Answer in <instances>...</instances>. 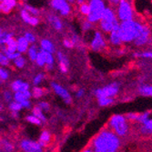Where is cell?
Here are the masks:
<instances>
[{"instance_id":"1","label":"cell","mask_w":152,"mask_h":152,"mask_svg":"<svg viewBox=\"0 0 152 152\" xmlns=\"http://www.w3.org/2000/svg\"><path fill=\"white\" fill-rule=\"evenodd\" d=\"M120 147V137L108 128L103 129L96 134L89 146L94 152H118Z\"/></svg>"},{"instance_id":"2","label":"cell","mask_w":152,"mask_h":152,"mask_svg":"<svg viewBox=\"0 0 152 152\" xmlns=\"http://www.w3.org/2000/svg\"><path fill=\"white\" fill-rule=\"evenodd\" d=\"M146 24L139 20H130L120 22L119 35L121 37L123 44L134 43L135 40L140 36Z\"/></svg>"},{"instance_id":"3","label":"cell","mask_w":152,"mask_h":152,"mask_svg":"<svg viewBox=\"0 0 152 152\" xmlns=\"http://www.w3.org/2000/svg\"><path fill=\"white\" fill-rule=\"evenodd\" d=\"M120 22L118 18L116 8L112 6H108L104 12V15L98 24L99 30L104 34H109L113 30L119 29Z\"/></svg>"},{"instance_id":"4","label":"cell","mask_w":152,"mask_h":152,"mask_svg":"<svg viewBox=\"0 0 152 152\" xmlns=\"http://www.w3.org/2000/svg\"><path fill=\"white\" fill-rule=\"evenodd\" d=\"M107 128L116 133L119 137H126L129 131V124L126 116L121 114L113 115L109 118Z\"/></svg>"},{"instance_id":"5","label":"cell","mask_w":152,"mask_h":152,"mask_svg":"<svg viewBox=\"0 0 152 152\" xmlns=\"http://www.w3.org/2000/svg\"><path fill=\"white\" fill-rule=\"evenodd\" d=\"M89 6V15L86 18L92 24H99L101 20L104 12L109 6L107 0H88Z\"/></svg>"},{"instance_id":"6","label":"cell","mask_w":152,"mask_h":152,"mask_svg":"<svg viewBox=\"0 0 152 152\" xmlns=\"http://www.w3.org/2000/svg\"><path fill=\"white\" fill-rule=\"evenodd\" d=\"M116 13L119 22L134 20L137 12L133 0H121L116 6Z\"/></svg>"},{"instance_id":"7","label":"cell","mask_w":152,"mask_h":152,"mask_svg":"<svg viewBox=\"0 0 152 152\" xmlns=\"http://www.w3.org/2000/svg\"><path fill=\"white\" fill-rule=\"evenodd\" d=\"M49 7L54 13H57V15L62 18L69 17L73 11L72 5L66 0H50Z\"/></svg>"},{"instance_id":"8","label":"cell","mask_w":152,"mask_h":152,"mask_svg":"<svg viewBox=\"0 0 152 152\" xmlns=\"http://www.w3.org/2000/svg\"><path fill=\"white\" fill-rule=\"evenodd\" d=\"M107 47V40L106 39L104 33L100 30H95L89 42V48L94 52H101Z\"/></svg>"},{"instance_id":"9","label":"cell","mask_w":152,"mask_h":152,"mask_svg":"<svg viewBox=\"0 0 152 152\" xmlns=\"http://www.w3.org/2000/svg\"><path fill=\"white\" fill-rule=\"evenodd\" d=\"M119 88H120V85L118 82H113L110 83V84L103 87V88H96L94 91V94L96 96V99H100V98H112L114 99V96L118 95V93L119 92Z\"/></svg>"},{"instance_id":"10","label":"cell","mask_w":152,"mask_h":152,"mask_svg":"<svg viewBox=\"0 0 152 152\" xmlns=\"http://www.w3.org/2000/svg\"><path fill=\"white\" fill-rule=\"evenodd\" d=\"M18 147L22 152H44V148L38 141L30 139H22L19 141Z\"/></svg>"},{"instance_id":"11","label":"cell","mask_w":152,"mask_h":152,"mask_svg":"<svg viewBox=\"0 0 152 152\" xmlns=\"http://www.w3.org/2000/svg\"><path fill=\"white\" fill-rule=\"evenodd\" d=\"M51 88L55 92V94H57L59 98L67 105H69L72 103V96L71 94L68 92L66 88H65L63 86L57 82H51Z\"/></svg>"},{"instance_id":"12","label":"cell","mask_w":152,"mask_h":152,"mask_svg":"<svg viewBox=\"0 0 152 152\" xmlns=\"http://www.w3.org/2000/svg\"><path fill=\"white\" fill-rule=\"evenodd\" d=\"M133 2L136 12L152 16V0H134Z\"/></svg>"},{"instance_id":"13","label":"cell","mask_w":152,"mask_h":152,"mask_svg":"<svg viewBox=\"0 0 152 152\" xmlns=\"http://www.w3.org/2000/svg\"><path fill=\"white\" fill-rule=\"evenodd\" d=\"M46 18L48 24L52 26V28L54 30H56L57 32H61L64 29V23L60 18V17L57 15L56 13L49 12L47 14Z\"/></svg>"},{"instance_id":"14","label":"cell","mask_w":152,"mask_h":152,"mask_svg":"<svg viewBox=\"0 0 152 152\" xmlns=\"http://www.w3.org/2000/svg\"><path fill=\"white\" fill-rule=\"evenodd\" d=\"M150 38H151V30L148 25H145L143 30L141 31V33L137 37V38L135 40V42L133 44L137 48H141L149 42Z\"/></svg>"},{"instance_id":"15","label":"cell","mask_w":152,"mask_h":152,"mask_svg":"<svg viewBox=\"0 0 152 152\" xmlns=\"http://www.w3.org/2000/svg\"><path fill=\"white\" fill-rule=\"evenodd\" d=\"M20 7H21V5H20ZM19 15H20L21 20L26 25H29L31 26H37L40 23V19L38 17L32 16L30 13H28L22 7L19 9Z\"/></svg>"},{"instance_id":"16","label":"cell","mask_w":152,"mask_h":152,"mask_svg":"<svg viewBox=\"0 0 152 152\" xmlns=\"http://www.w3.org/2000/svg\"><path fill=\"white\" fill-rule=\"evenodd\" d=\"M57 58L58 62V67L61 73H67L68 69H69V61L66 57V55L62 51L57 52Z\"/></svg>"},{"instance_id":"17","label":"cell","mask_w":152,"mask_h":152,"mask_svg":"<svg viewBox=\"0 0 152 152\" xmlns=\"http://www.w3.org/2000/svg\"><path fill=\"white\" fill-rule=\"evenodd\" d=\"M18 6V0H3L0 2V11L5 15H8Z\"/></svg>"},{"instance_id":"18","label":"cell","mask_w":152,"mask_h":152,"mask_svg":"<svg viewBox=\"0 0 152 152\" xmlns=\"http://www.w3.org/2000/svg\"><path fill=\"white\" fill-rule=\"evenodd\" d=\"M11 90L16 92H25L27 90H30V86L27 82H25L21 79H16L14 80L10 85Z\"/></svg>"},{"instance_id":"19","label":"cell","mask_w":152,"mask_h":152,"mask_svg":"<svg viewBox=\"0 0 152 152\" xmlns=\"http://www.w3.org/2000/svg\"><path fill=\"white\" fill-rule=\"evenodd\" d=\"M107 41L112 47H115V48L121 47L123 42H122L121 37L119 35V29H116V30H113L112 32H110L108 34Z\"/></svg>"},{"instance_id":"20","label":"cell","mask_w":152,"mask_h":152,"mask_svg":"<svg viewBox=\"0 0 152 152\" xmlns=\"http://www.w3.org/2000/svg\"><path fill=\"white\" fill-rule=\"evenodd\" d=\"M39 48L40 50L48 52V53H51V54H54L56 52V48H55L54 43L48 38H42L40 40Z\"/></svg>"},{"instance_id":"21","label":"cell","mask_w":152,"mask_h":152,"mask_svg":"<svg viewBox=\"0 0 152 152\" xmlns=\"http://www.w3.org/2000/svg\"><path fill=\"white\" fill-rule=\"evenodd\" d=\"M17 42H18V52H19L21 55L24 53H26L28 50L30 44L28 43V41L26 39L24 36H20L17 38Z\"/></svg>"},{"instance_id":"22","label":"cell","mask_w":152,"mask_h":152,"mask_svg":"<svg viewBox=\"0 0 152 152\" xmlns=\"http://www.w3.org/2000/svg\"><path fill=\"white\" fill-rule=\"evenodd\" d=\"M31 96H32V92L30 90H27L25 92H16L14 94V100L21 104L26 100H30Z\"/></svg>"},{"instance_id":"23","label":"cell","mask_w":152,"mask_h":152,"mask_svg":"<svg viewBox=\"0 0 152 152\" xmlns=\"http://www.w3.org/2000/svg\"><path fill=\"white\" fill-rule=\"evenodd\" d=\"M37 141L39 142V144L43 148L48 147V144L51 141V134H50V132L48 131V130H43L42 132L40 133Z\"/></svg>"},{"instance_id":"24","label":"cell","mask_w":152,"mask_h":152,"mask_svg":"<svg viewBox=\"0 0 152 152\" xmlns=\"http://www.w3.org/2000/svg\"><path fill=\"white\" fill-rule=\"evenodd\" d=\"M39 51H40V48H38L36 44L30 45L28 50L26 52V55H27V57H28L29 60H31L32 62H36V59L37 58Z\"/></svg>"},{"instance_id":"25","label":"cell","mask_w":152,"mask_h":152,"mask_svg":"<svg viewBox=\"0 0 152 152\" xmlns=\"http://www.w3.org/2000/svg\"><path fill=\"white\" fill-rule=\"evenodd\" d=\"M140 132L143 135H151L152 134V118H149L144 124L140 125Z\"/></svg>"},{"instance_id":"26","label":"cell","mask_w":152,"mask_h":152,"mask_svg":"<svg viewBox=\"0 0 152 152\" xmlns=\"http://www.w3.org/2000/svg\"><path fill=\"white\" fill-rule=\"evenodd\" d=\"M21 7L23 8H25L28 13H30L31 15L34 16V17H39L40 14H41L40 9H38L37 7H34L32 5H29L28 3H22Z\"/></svg>"},{"instance_id":"27","label":"cell","mask_w":152,"mask_h":152,"mask_svg":"<svg viewBox=\"0 0 152 152\" xmlns=\"http://www.w3.org/2000/svg\"><path fill=\"white\" fill-rule=\"evenodd\" d=\"M1 145H2L1 147H2L3 152H14L15 151V144L7 139L2 140Z\"/></svg>"},{"instance_id":"28","label":"cell","mask_w":152,"mask_h":152,"mask_svg":"<svg viewBox=\"0 0 152 152\" xmlns=\"http://www.w3.org/2000/svg\"><path fill=\"white\" fill-rule=\"evenodd\" d=\"M36 64L40 66V67H44L47 65V58H46V53L45 51L40 50L38 55H37V58L36 59Z\"/></svg>"},{"instance_id":"29","label":"cell","mask_w":152,"mask_h":152,"mask_svg":"<svg viewBox=\"0 0 152 152\" xmlns=\"http://www.w3.org/2000/svg\"><path fill=\"white\" fill-rule=\"evenodd\" d=\"M32 114L34 116H36L37 118H38L42 122H46L47 121V118L45 116V113L42 109L40 107H38L37 106H36L33 109H32Z\"/></svg>"},{"instance_id":"30","label":"cell","mask_w":152,"mask_h":152,"mask_svg":"<svg viewBox=\"0 0 152 152\" xmlns=\"http://www.w3.org/2000/svg\"><path fill=\"white\" fill-rule=\"evenodd\" d=\"M139 93L142 96H151L152 98V86L150 85H141L139 88Z\"/></svg>"},{"instance_id":"31","label":"cell","mask_w":152,"mask_h":152,"mask_svg":"<svg viewBox=\"0 0 152 152\" xmlns=\"http://www.w3.org/2000/svg\"><path fill=\"white\" fill-rule=\"evenodd\" d=\"M135 58H146V59H152V51L146 50V51H140V52H135L133 54Z\"/></svg>"},{"instance_id":"32","label":"cell","mask_w":152,"mask_h":152,"mask_svg":"<svg viewBox=\"0 0 152 152\" xmlns=\"http://www.w3.org/2000/svg\"><path fill=\"white\" fill-rule=\"evenodd\" d=\"M94 28V24L90 23L88 20L85 19V20H83L82 23H81V29L82 31L84 32V33H88L90 31H92Z\"/></svg>"},{"instance_id":"33","label":"cell","mask_w":152,"mask_h":152,"mask_svg":"<svg viewBox=\"0 0 152 152\" xmlns=\"http://www.w3.org/2000/svg\"><path fill=\"white\" fill-rule=\"evenodd\" d=\"M89 6H88V3H85V4H82L80 6H78V13L82 17L84 18H88V16L89 15Z\"/></svg>"},{"instance_id":"34","label":"cell","mask_w":152,"mask_h":152,"mask_svg":"<svg viewBox=\"0 0 152 152\" xmlns=\"http://www.w3.org/2000/svg\"><path fill=\"white\" fill-rule=\"evenodd\" d=\"M31 92H32V96L34 99H40L45 95V89L40 87H34Z\"/></svg>"},{"instance_id":"35","label":"cell","mask_w":152,"mask_h":152,"mask_svg":"<svg viewBox=\"0 0 152 152\" xmlns=\"http://www.w3.org/2000/svg\"><path fill=\"white\" fill-rule=\"evenodd\" d=\"M8 108L10 110V112H18L19 113V111L23 108V107L20 103L14 100L8 104Z\"/></svg>"},{"instance_id":"36","label":"cell","mask_w":152,"mask_h":152,"mask_svg":"<svg viewBox=\"0 0 152 152\" xmlns=\"http://www.w3.org/2000/svg\"><path fill=\"white\" fill-rule=\"evenodd\" d=\"M26 120L32 124V125H36V126H40L41 124H42V121H41L38 118H37L36 116H34L33 114H30V115H27L26 117Z\"/></svg>"},{"instance_id":"37","label":"cell","mask_w":152,"mask_h":152,"mask_svg":"<svg viewBox=\"0 0 152 152\" xmlns=\"http://www.w3.org/2000/svg\"><path fill=\"white\" fill-rule=\"evenodd\" d=\"M23 36L26 37V39L27 41H28V43L30 45L36 44V42H37V37H36V35L33 32H31V31H26Z\"/></svg>"},{"instance_id":"38","label":"cell","mask_w":152,"mask_h":152,"mask_svg":"<svg viewBox=\"0 0 152 152\" xmlns=\"http://www.w3.org/2000/svg\"><path fill=\"white\" fill-rule=\"evenodd\" d=\"M98 103L100 107H107L114 103V99L112 98H100L98 99Z\"/></svg>"},{"instance_id":"39","label":"cell","mask_w":152,"mask_h":152,"mask_svg":"<svg viewBox=\"0 0 152 152\" xmlns=\"http://www.w3.org/2000/svg\"><path fill=\"white\" fill-rule=\"evenodd\" d=\"M2 53H4L6 56L7 57V58L10 60V61H14V60H16L18 58H19L20 56H22V55L19 53V52H8L7 50H1Z\"/></svg>"},{"instance_id":"40","label":"cell","mask_w":152,"mask_h":152,"mask_svg":"<svg viewBox=\"0 0 152 152\" xmlns=\"http://www.w3.org/2000/svg\"><path fill=\"white\" fill-rule=\"evenodd\" d=\"M14 66H15L17 68H18V69H21V68H23L25 66H26V58L23 57V56H20L19 58H18L16 60H14Z\"/></svg>"},{"instance_id":"41","label":"cell","mask_w":152,"mask_h":152,"mask_svg":"<svg viewBox=\"0 0 152 152\" xmlns=\"http://www.w3.org/2000/svg\"><path fill=\"white\" fill-rule=\"evenodd\" d=\"M45 79V74L44 73H38L37 74L34 78H33V85L35 87H38V85H40L41 83L43 82V80Z\"/></svg>"},{"instance_id":"42","label":"cell","mask_w":152,"mask_h":152,"mask_svg":"<svg viewBox=\"0 0 152 152\" xmlns=\"http://www.w3.org/2000/svg\"><path fill=\"white\" fill-rule=\"evenodd\" d=\"M63 46L67 49H71V48H75L76 44L71 37H66L63 39Z\"/></svg>"},{"instance_id":"43","label":"cell","mask_w":152,"mask_h":152,"mask_svg":"<svg viewBox=\"0 0 152 152\" xmlns=\"http://www.w3.org/2000/svg\"><path fill=\"white\" fill-rule=\"evenodd\" d=\"M150 112L149 111H146V112H143V113H140V118H139V123L140 125L144 124L147 120L149 119L150 118Z\"/></svg>"},{"instance_id":"44","label":"cell","mask_w":152,"mask_h":152,"mask_svg":"<svg viewBox=\"0 0 152 152\" xmlns=\"http://www.w3.org/2000/svg\"><path fill=\"white\" fill-rule=\"evenodd\" d=\"M8 77H9V71L7 68L6 67L0 68V80H1V82L7 80Z\"/></svg>"},{"instance_id":"45","label":"cell","mask_w":152,"mask_h":152,"mask_svg":"<svg viewBox=\"0 0 152 152\" xmlns=\"http://www.w3.org/2000/svg\"><path fill=\"white\" fill-rule=\"evenodd\" d=\"M10 64V60L7 58V57L4 53L1 52L0 54V65H1L2 67H6V66H8Z\"/></svg>"},{"instance_id":"46","label":"cell","mask_w":152,"mask_h":152,"mask_svg":"<svg viewBox=\"0 0 152 152\" xmlns=\"http://www.w3.org/2000/svg\"><path fill=\"white\" fill-rule=\"evenodd\" d=\"M126 118H128L129 121L132 122H139V118H140V113H135V112H130L126 115Z\"/></svg>"},{"instance_id":"47","label":"cell","mask_w":152,"mask_h":152,"mask_svg":"<svg viewBox=\"0 0 152 152\" xmlns=\"http://www.w3.org/2000/svg\"><path fill=\"white\" fill-rule=\"evenodd\" d=\"M3 98H4V100L6 102H7L8 104L12 101H14V95L11 93V91L9 90H6L4 91L3 93Z\"/></svg>"},{"instance_id":"48","label":"cell","mask_w":152,"mask_h":152,"mask_svg":"<svg viewBox=\"0 0 152 152\" xmlns=\"http://www.w3.org/2000/svg\"><path fill=\"white\" fill-rule=\"evenodd\" d=\"M37 106L38 107H40L41 109H42L44 112L48 111V110L50 109V105H49V103L47 102V101H39V102L37 103Z\"/></svg>"},{"instance_id":"49","label":"cell","mask_w":152,"mask_h":152,"mask_svg":"<svg viewBox=\"0 0 152 152\" xmlns=\"http://www.w3.org/2000/svg\"><path fill=\"white\" fill-rule=\"evenodd\" d=\"M85 96V89L84 88H78L76 91V96L77 99H81Z\"/></svg>"},{"instance_id":"50","label":"cell","mask_w":152,"mask_h":152,"mask_svg":"<svg viewBox=\"0 0 152 152\" xmlns=\"http://www.w3.org/2000/svg\"><path fill=\"white\" fill-rule=\"evenodd\" d=\"M23 108H30L31 107V101L30 100H26L23 103H21Z\"/></svg>"},{"instance_id":"51","label":"cell","mask_w":152,"mask_h":152,"mask_svg":"<svg viewBox=\"0 0 152 152\" xmlns=\"http://www.w3.org/2000/svg\"><path fill=\"white\" fill-rule=\"evenodd\" d=\"M121 1V0H107V2L110 4V6H118V4Z\"/></svg>"},{"instance_id":"52","label":"cell","mask_w":152,"mask_h":152,"mask_svg":"<svg viewBox=\"0 0 152 152\" xmlns=\"http://www.w3.org/2000/svg\"><path fill=\"white\" fill-rule=\"evenodd\" d=\"M88 1V0H76V4H77V6H80V5H82V4L87 3Z\"/></svg>"},{"instance_id":"53","label":"cell","mask_w":152,"mask_h":152,"mask_svg":"<svg viewBox=\"0 0 152 152\" xmlns=\"http://www.w3.org/2000/svg\"><path fill=\"white\" fill-rule=\"evenodd\" d=\"M11 116L14 118H17L18 117V112H11Z\"/></svg>"},{"instance_id":"54","label":"cell","mask_w":152,"mask_h":152,"mask_svg":"<svg viewBox=\"0 0 152 152\" xmlns=\"http://www.w3.org/2000/svg\"><path fill=\"white\" fill-rule=\"evenodd\" d=\"M82 152H94V151H93V150L88 147V148H85V149H83V150H82Z\"/></svg>"},{"instance_id":"55","label":"cell","mask_w":152,"mask_h":152,"mask_svg":"<svg viewBox=\"0 0 152 152\" xmlns=\"http://www.w3.org/2000/svg\"><path fill=\"white\" fill-rule=\"evenodd\" d=\"M66 2H68L69 4H71V5H73V4H75L76 3V0H66Z\"/></svg>"},{"instance_id":"56","label":"cell","mask_w":152,"mask_h":152,"mask_svg":"<svg viewBox=\"0 0 152 152\" xmlns=\"http://www.w3.org/2000/svg\"><path fill=\"white\" fill-rule=\"evenodd\" d=\"M20 1L22 2V3H27L29 1V0H20Z\"/></svg>"},{"instance_id":"57","label":"cell","mask_w":152,"mask_h":152,"mask_svg":"<svg viewBox=\"0 0 152 152\" xmlns=\"http://www.w3.org/2000/svg\"><path fill=\"white\" fill-rule=\"evenodd\" d=\"M1 1H3V0H0V2H1Z\"/></svg>"}]
</instances>
